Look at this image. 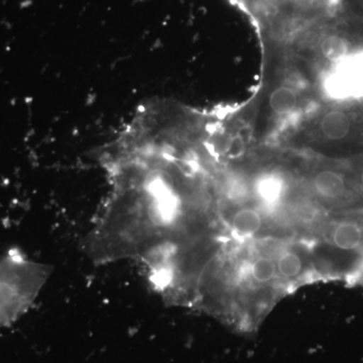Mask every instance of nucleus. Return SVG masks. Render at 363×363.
Instances as JSON below:
<instances>
[{
    "label": "nucleus",
    "instance_id": "11",
    "mask_svg": "<svg viewBox=\"0 0 363 363\" xmlns=\"http://www.w3.org/2000/svg\"><path fill=\"white\" fill-rule=\"evenodd\" d=\"M243 152H245V143H243L242 138L236 136V138L227 143L225 152H224L231 159H235V157H240Z\"/></svg>",
    "mask_w": 363,
    "mask_h": 363
},
{
    "label": "nucleus",
    "instance_id": "3",
    "mask_svg": "<svg viewBox=\"0 0 363 363\" xmlns=\"http://www.w3.org/2000/svg\"><path fill=\"white\" fill-rule=\"evenodd\" d=\"M315 191L330 201H341L348 195L347 178L335 169L319 172L314 179Z\"/></svg>",
    "mask_w": 363,
    "mask_h": 363
},
{
    "label": "nucleus",
    "instance_id": "6",
    "mask_svg": "<svg viewBox=\"0 0 363 363\" xmlns=\"http://www.w3.org/2000/svg\"><path fill=\"white\" fill-rule=\"evenodd\" d=\"M262 225V216L257 210L252 208H245L236 212L231 222L233 234L242 240L252 238L259 233Z\"/></svg>",
    "mask_w": 363,
    "mask_h": 363
},
{
    "label": "nucleus",
    "instance_id": "12",
    "mask_svg": "<svg viewBox=\"0 0 363 363\" xmlns=\"http://www.w3.org/2000/svg\"><path fill=\"white\" fill-rule=\"evenodd\" d=\"M245 194H247V190H245V186L241 184V182L233 180L228 184L229 197L238 200L245 197Z\"/></svg>",
    "mask_w": 363,
    "mask_h": 363
},
{
    "label": "nucleus",
    "instance_id": "10",
    "mask_svg": "<svg viewBox=\"0 0 363 363\" xmlns=\"http://www.w3.org/2000/svg\"><path fill=\"white\" fill-rule=\"evenodd\" d=\"M278 271L284 278L291 279L302 271L303 264L300 257L294 252H284L278 260Z\"/></svg>",
    "mask_w": 363,
    "mask_h": 363
},
{
    "label": "nucleus",
    "instance_id": "5",
    "mask_svg": "<svg viewBox=\"0 0 363 363\" xmlns=\"http://www.w3.org/2000/svg\"><path fill=\"white\" fill-rule=\"evenodd\" d=\"M255 191L260 201L264 203L267 206L274 207L283 198L285 183L283 178L276 174H267L257 180Z\"/></svg>",
    "mask_w": 363,
    "mask_h": 363
},
{
    "label": "nucleus",
    "instance_id": "8",
    "mask_svg": "<svg viewBox=\"0 0 363 363\" xmlns=\"http://www.w3.org/2000/svg\"><path fill=\"white\" fill-rule=\"evenodd\" d=\"M297 104V95L289 87H279L269 97V106L274 113L283 116L295 108Z\"/></svg>",
    "mask_w": 363,
    "mask_h": 363
},
{
    "label": "nucleus",
    "instance_id": "9",
    "mask_svg": "<svg viewBox=\"0 0 363 363\" xmlns=\"http://www.w3.org/2000/svg\"><path fill=\"white\" fill-rule=\"evenodd\" d=\"M277 267L274 260L262 257L255 259L250 267V274L257 283H269L276 276Z\"/></svg>",
    "mask_w": 363,
    "mask_h": 363
},
{
    "label": "nucleus",
    "instance_id": "7",
    "mask_svg": "<svg viewBox=\"0 0 363 363\" xmlns=\"http://www.w3.org/2000/svg\"><path fill=\"white\" fill-rule=\"evenodd\" d=\"M321 52L324 58L334 64L340 63L352 54L350 38L342 33H331L321 43Z\"/></svg>",
    "mask_w": 363,
    "mask_h": 363
},
{
    "label": "nucleus",
    "instance_id": "2",
    "mask_svg": "<svg viewBox=\"0 0 363 363\" xmlns=\"http://www.w3.org/2000/svg\"><path fill=\"white\" fill-rule=\"evenodd\" d=\"M325 90L333 99L363 98V50L336 64L325 81Z\"/></svg>",
    "mask_w": 363,
    "mask_h": 363
},
{
    "label": "nucleus",
    "instance_id": "1",
    "mask_svg": "<svg viewBox=\"0 0 363 363\" xmlns=\"http://www.w3.org/2000/svg\"><path fill=\"white\" fill-rule=\"evenodd\" d=\"M52 272V266L30 259L21 248L0 253V329L28 312Z\"/></svg>",
    "mask_w": 363,
    "mask_h": 363
},
{
    "label": "nucleus",
    "instance_id": "4",
    "mask_svg": "<svg viewBox=\"0 0 363 363\" xmlns=\"http://www.w3.org/2000/svg\"><path fill=\"white\" fill-rule=\"evenodd\" d=\"M320 128L327 140L341 142L351 135L353 130L352 117L341 109H331L321 119Z\"/></svg>",
    "mask_w": 363,
    "mask_h": 363
}]
</instances>
